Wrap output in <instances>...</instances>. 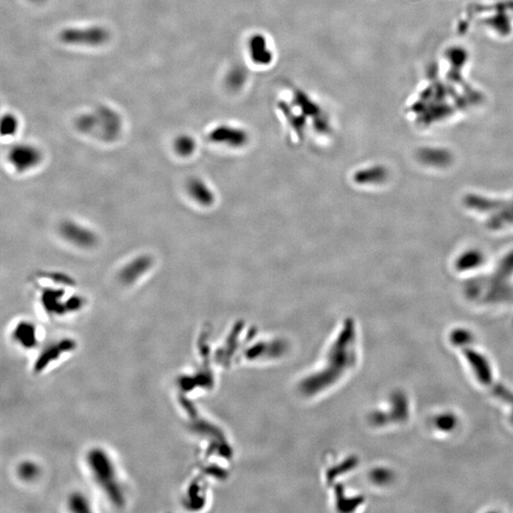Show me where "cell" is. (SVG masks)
<instances>
[{"label":"cell","mask_w":513,"mask_h":513,"mask_svg":"<svg viewBox=\"0 0 513 513\" xmlns=\"http://www.w3.org/2000/svg\"><path fill=\"white\" fill-rule=\"evenodd\" d=\"M87 463L107 499L116 507H122L125 503L124 494L109 457L102 450L94 449L87 455Z\"/></svg>","instance_id":"6da1fadb"},{"label":"cell","mask_w":513,"mask_h":513,"mask_svg":"<svg viewBox=\"0 0 513 513\" xmlns=\"http://www.w3.org/2000/svg\"><path fill=\"white\" fill-rule=\"evenodd\" d=\"M458 346L461 348L463 355L466 357L468 364L474 371L477 379L484 386L488 387V389L498 399L501 400L507 406L512 408L513 412V392L495 379L489 362L484 355L481 353L477 352L474 348L468 347L466 344H458Z\"/></svg>","instance_id":"7a4b0ae2"},{"label":"cell","mask_w":513,"mask_h":513,"mask_svg":"<svg viewBox=\"0 0 513 513\" xmlns=\"http://www.w3.org/2000/svg\"><path fill=\"white\" fill-rule=\"evenodd\" d=\"M79 131L86 134H94L105 142H112L118 138L121 132V120L111 109H101L96 114H85L77 121Z\"/></svg>","instance_id":"3957f363"},{"label":"cell","mask_w":513,"mask_h":513,"mask_svg":"<svg viewBox=\"0 0 513 513\" xmlns=\"http://www.w3.org/2000/svg\"><path fill=\"white\" fill-rule=\"evenodd\" d=\"M43 151L36 145L21 143L14 145L6 155L7 164L17 174H27L34 171L43 164Z\"/></svg>","instance_id":"277c9868"},{"label":"cell","mask_w":513,"mask_h":513,"mask_svg":"<svg viewBox=\"0 0 513 513\" xmlns=\"http://www.w3.org/2000/svg\"><path fill=\"white\" fill-rule=\"evenodd\" d=\"M60 238L77 249L91 250L98 244L96 232L83 222L74 219L63 220L57 227Z\"/></svg>","instance_id":"5b68a950"},{"label":"cell","mask_w":513,"mask_h":513,"mask_svg":"<svg viewBox=\"0 0 513 513\" xmlns=\"http://www.w3.org/2000/svg\"><path fill=\"white\" fill-rule=\"evenodd\" d=\"M59 39L64 44L74 46L98 47L107 43L109 39V32L98 26L70 28L60 32Z\"/></svg>","instance_id":"8992f818"},{"label":"cell","mask_w":513,"mask_h":513,"mask_svg":"<svg viewBox=\"0 0 513 513\" xmlns=\"http://www.w3.org/2000/svg\"><path fill=\"white\" fill-rule=\"evenodd\" d=\"M154 257L150 254H138L125 262L117 277L124 285H134L149 275L154 266Z\"/></svg>","instance_id":"52a82bcc"},{"label":"cell","mask_w":513,"mask_h":513,"mask_svg":"<svg viewBox=\"0 0 513 513\" xmlns=\"http://www.w3.org/2000/svg\"><path fill=\"white\" fill-rule=\"evenodd\" d=\"M249 54L253 63L257 66L266 67L272 63L274 56L269 46V40L262 34H254L249 37Z\"/></svg>","instance_id":"ba28073f"},{"label":"cell","mask_w":513,"mask_h":513,"mask_svg":"<svg viewBox=\"0 0 513 513\" xmlns=\"http://www.w3.org/2000/svg\"><path fill=\"white\" fill-rule=\"evenodd\" d=\"M209 138L215 144L229 147H242L247 142V132L238 127L221 125L209 132Z\"/></svg>","instance_id":"9c48e42d"},{"label":"cell","mask_w":513,"mask_h":513,"mask_svg":"<svg viewBox=\"0 0 513 513\" xmlns=\"http://www.w3.org/2000/svg\"><path fill=\"white\" fill-rule=\"evenodd\" d=\"M186 191L190 199L201 207H207L213 205L214 193L201 178H189L186 182Z\"/></svg>","instance_id":"30bf717a"},{"label":"cell","mask_w":513,"mask_h":513,"mask_svg":"<svg viewBox=\"0 0 513 513\" xmlns=\"http://www.w3.org/2000/svg\"><path fill=\"white\" fill-rule=\"evenodd\" d=\"M74 347V342L71 339L62 340L59 344L51 345V346L45 349V351L37 359L36 365H34V370L37 373L43 371L45 367L49 366L54 360L59 359L60 355H63V353L72 351Z\"/></svg>","instance_id":"8fae6325"},{"label":"cell","mask_w":513,"mask_h":513,"mask_svg":"<svg viewBox=\"0 0 513 513\" xmlns=\"http://www.w3.org/2000/svg\"><path fill=\"white\" fill-rule=\"evenodd\" d=\"M12 337L22 347L31 349L37 344L36 326L29 322H21L14 327Z\"/></svg>","instance_id":"7c38bea8"},{"label":"cell","mask_w":513,"mask_h":513,"mask_svg":"<svg viewBox=\"0 0 513 513\" xmlns=\"http://www.w3.org/2000/svg\"><path fill=\"white\" fill-rule=\"evenodd\" d=\"M63 293L56 289H45L42 295V304L45 309L54 315H63L67 311L66 302H59L62 300Z\"/></svg>","instance_id":"4fadbf2b"},{"label":"cell","mask_w":513,"mask_h":513,"mask_svg":"<svg viewBox=\"0 0 513 513\" xmlns=\"http://www.w3.org/2000/svg\"><path fill=\"white\" fill-rule=\"evenodd\" d=\"M197 144L193 137L181 134L172 142V150L180 158H189L196 151Z\"/></svg>","instance_id":"5bb4252c"},{"label":"cell","mask_w":513,"mask_h":513,"mask_svg":"<svg viewBox=\"0 0 513 513\" xmlns=\"http://www.w3.org/2000/svg\"><path fill=\"white\" fill-rule=\"evenodd\" d=\"M19 123L17 117L12 114H7L2 116L1 135L3 137H11L17 134L19 131Z\"/></svg>","instance_id":"9a60e30c"},{"label":"cell","mask_w":513,"mask_h":513,"mask_svg":"<svg viewBox=\"0 0 513 513\" xmlns=\"http://www.w3.org/2000/svg\"><path fill=\"white\" fill-rule=\"evenodd\" d=\"M245 81H247V74L242 67H234L227 76V86L234 91L242 89Z\"/></svg>","instance_id":"2e32d148"},{"label":"cell","mask_w":513,"mask_h":513,"mask_svg":"<svg viewBox=\"0 0 513 513\" xmlns=\"http://www.w3.org/2000/svg\"><path fill=\"white\" fill-rule=\"evenodd\" d=\"M39 467L32 462H24L19 468V474L25 481H32L39 475Z\"/></svg>","instance_id":"e0dca14e"},{"label":"cell","mask_w":513,"mask_h":513,"mask_svg":"<svg viewBox=\"0 0 513 513\" xmlns=\"http://www.w3.org/2000/svg\"><path fill=\"white\" fill-rule=\"evenodd\" d=\"M70 507L72 512H89V504L84 496L80 494L72 495L70 499Z\"/></svg>","instance_id":"ac0fdd59"},{"label":"cell","mask_w":513,"mask_h":513,"mask_svg":"<svg viewBox=\"0 0 513 513\" xmlns=\"http://www.w3.org/2000/svg\"><path fill=\"white\" fill-rule=\"evenodd\" d=\"M36 1H39V0H36Z\"/></svg>","instance_id":"d6986e66"}]
</instances>
